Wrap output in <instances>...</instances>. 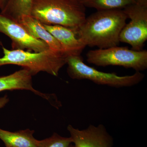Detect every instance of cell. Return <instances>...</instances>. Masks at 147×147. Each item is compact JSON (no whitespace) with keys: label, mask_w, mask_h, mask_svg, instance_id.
<instances>
[{"label":"cell","mask_w":147,"mask_h":147,"mask_svg":"<svg viewBox=\"0 0 147 147\" xmlns=\"http://www.w3.org/2000/svg\"><path fill=\"white\" fill-rule=\"evenodd\" d=\"M67 129L74 147H113V139L102 124L80 130L69 125Z\"/></svg>","instance_id":"ba28073f"},{"label":"cell","mask_w":147,"mask_h":147,"mask_svg":"<svg viewBox=\"0 0 147 147\" xmlns=\"http://www.w3.org/2000/svg\"><path fill=\"white\" fill-rule=\"evenodd\" d=\"M89 63L98 66H119L131 68L136 71L147 68L146 50L136 51L118 46L88 51L86 54Z\"/></svg>","instance_id":"5b68a950"},{"label":"cell","mask_w":147,"mask_h":147,"mask_svg":"<svg viewBox=\"0 0 147 147\" xmlns=\"http://www.w3.org/2000/svg\"><path fill=\"white\" fill-rule=\"evenodd\" d=\"M67 72L73 79L88 80L96 84L119 88L132 86L140 83L144 74L136 71L131 75L120 76L115 73H106L97 70L85 63L81 55L67 57Z\"/></svg>","instance_id":"277c9868"},{"label":"cell","mask_w":147,"mask_h":147,"mask_svg":"<svg viewBox=\"0 0 147 147\" xmlns=\"http://www.w3.org/2000/svg\"><path fill=\"white\" fill-rule=\"evenodd\" d=\"M34 133L28 129L11 132L0 128V139L5 147H37L38 140L34 137Z\"/></svg>","instance_id":"7c38bea8"},{"label":"cell","mask_w":147,"mask_h":147,"mask_svg":"<svg viewBox=\"0 0 147 147\" xmlns=\"http://www.w3.org/2000/svg\"><path fill=\"white\" fill-rule=\"evenodd\" d=\"M72 144L71 137H63L54 133L50 137L38 140L37 147H69Z\"/></svg>","instance_id":"9a60e30c"},{"label":"cell","mask_w":147,"mask_h":147,"mask_svg":"<svg viewBox=\"0 0 147 147\" xmlns=\"http://www.w3.org/2000/svg\"><path fill=\"white\" fill-rule=\"evenodd\" d=\"M0 32L11 39L13 50H27L29 52L39 53L50 49L47 43L31 36L18 23L1 13Z\"/></svg>","instance_id":"52a82bcc"},{"label":"cell","mask_w":147,"mask_h":147,"mask_svg":"<svg viewBox=\"0 0 147 147\" xmlns=\"http://www.w3.org/2000/svg\"><path fill=\"white\" fill-rule=\"evenodd\" d=\"M74 1H78L82 2L83 0H74Z\"/></svg>","instance_id":"d6986e66"},{"label":"cell","mask_w":147,"mask_h":147,"mask_svg":"<svg viewBox=\"0 0 147 147\" xmlns=\"http://www.w3.org/2000/svg\"><path fill=\"white\" fill-rule=\"evenodd\" d=\"M42 25L60 43L67 56L81 55L86 47L72 29L59 25Z\"/></svg>","instance_id":"9c48e42d"},{"label":"cell","mask_w":147,"mask_h":147,"mask_svg":"<svg viewBox=\"0 0 147 147\" xmlns=\"http://www.w3.org/2000/svg\"><path fill=\"white\" fill-rule=\"evenodd\" d=\"M81 3L85 7L95 9L97 11L122 9L136 4L135 0H83Z\"/></svg>","instance_id":"5bb4252c"},{"label":"cell","mask_w":147,"mask_h":147,"mask_svg":"<svg viewBox=\"0 0 147 147\" xmlns=\"http://www.w3.org/2000/svg\"><path fill=\"white\" fill-rule=\"evenodd\" d=\"M69 147H74V145L71 144Z\"/></svg>","instance_id":"ffe728a7"},{"label":"cell","mask_w":147,"mask_h":147,"mask_svg":"<svg viewBox=\"0 0 147 147\" xmlns=\"http://www.w3.org/2000/svg\"><path fill=\"white\" fill-rule=\"evenodd\" d=\"M9 101V98L7 95L3 97H0V109L3 108Z\"/></svg>","instance_id":"2e32d148"},{"label":"cell","mask_w":147,"mask_h":147,"mask_svg":"<svg viewBox=\"0 0 147 147\" xmlns=\"http://www.w3.org/2000/svg\"><path fill=\"white\" fill-rule=\"evenodd\" d=\"M127 19L123 9L97 11L86 18L76 34L86 46L98 49L117 46Z\"/></svg>","instance_id":"6da1fadb"},{"label":"cell","mask_w":147,"mask_h":147,"mask_svg":"<svg viewBox=\"0 0 147 147\" xmlns=\"http://www.w3.org/2000/svg\"><path fill=\"white\" fill-rule=\"evenodd\" d=\"M31 74L24 68L14 73L0 76V92L12 90H27L50 101L49 95L42 93L35 89L32 86Z\"/></svg>","instance_id":"30bf717a"},{"label":"cell","mask_w":147,"mask_h":147,"mask_svg":"<svg viewBox=\"0 0 147 147\" xmlns=\"http://www.w3.org/2000/svg\"><path fill=\"white\" fill-rule=\"evenodd\" d=\"M3 56L0 58V66L15 65L24 67L32 76L41 71L57 76L61 68L67 63L68 56L51 49L31 53L21 50H9L1 44Z\"/></svg>","instance_id":"3957f363"},{"label":"cell","mask_w":147,"mask_h":147,"mask_svg":"<svg viewBox=\"0 0 147 147\" xmlns=\"http://www.w3.org/2000/svg\"><path fill=\"white\" fill-rule=\"evenodd\" d=\"M123 10L130 21L122 30L120 42L129 44L131 50H143L147 40V7L135 4L126 7Z\"/></svg>","instance_id":"8992f818"},{"label":"cell","mask_w":147,"mask_h":147,"mask_svg":"<svg viewBox=\"0 0 147 147\" xmlns=\"http://www.w3.org/2000/svg\"><path fill=\"white\" fill-rule=\"evenodd\" d=\"M31 16L42 24L59 25L76 32L86 19V7L74 0H33Z\"/></svg>","instance_id":"7a4b0ae2"},{"label":"cell","mask_w":147,"mask_h":147,"mask_svg":"<svg viewBox=\"0 0 147 147\" xmlns=\"http://www.w3.org/2000/svg\"><path fill=\"white\" fill-rule=\"evenodd\" d=\"M18 23L31 36L47 43L51 50L67 55L60 43L36 18L31 16H23Z\"/></svg>","instance_id":"8fae6325"},{"label":"cell","mask_w":147,"mask_h":147,"mask_svg":"<svg viewBox=\"0 0 147 147\" xmlns=\"http://www.w3.org/2000/svg\"><path fill=\"white\" fill-rule=\"evenodd\" d=\"M8 0H0V9L2 11L5 7Z\"/></svg>","instance_id":"ac0fdd59"},{"label":"cell","mask_w":147,"mask_h":147,"mask_svg":"<svg viewBox=\"0 0 147 147\" xmlns=\"http://www.w3.org/2000/svg\"><path fill=\"white\" fill-rule=\"evenodd\" d=\"M33 0H8L1 14L18 23L21 17L31 16Z\"/></svg>","instance_id":"4fadbf2b"},{"label":"cell","mask_w":147,"mask_h":147,"mask_svg":"<svg viewBox=\"0 0 147 147\" xmlns=\"http://www.w3.org/2000/svg\"><path fill=\"white\" fill-rule=\"evenodd\" d=\"M136 4L147 7V0H135Z\"/></svg>","instance_id":"e0dca14e"}]
</instances>
